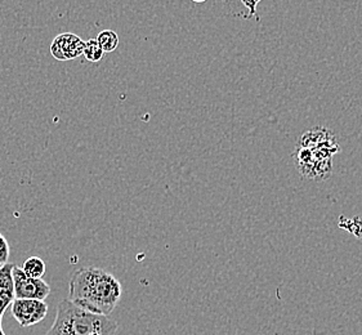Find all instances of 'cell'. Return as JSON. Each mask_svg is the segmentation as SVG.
Returning <instances> with one entry per match:
<instances>
[{"instance_id":"cell-8","label":"cell","mask_w":362,"mask_h":335,"mask_svg":"<svg viewBox=\"0 0 362 335\" xmlns=\"http://www.w3.org/2000/svg\"><path fill=\"white\" fill-rule=\"evenodd\" d=\"M13 267H15V263L9 262L0 266V297L15 295L13 276H12Z\"/></svg>"},{"instance_id":"cell-10","label":"cell","mask_w":362,"mask_h":335,"mask_svg":"<svg viewBox=\"0 0 362 335\" xmlns=\"http://www.w3.org/2000/svg\"><path fill=\"white\" fill-rule=\"evenodd\" d=\"M98 44H100V47L102 48V51L107 52H114L116 48L119 47V37H117V34H116L115 31H112V30H103L101 31L100 34H98V37L95 39Z\"/></svg>"},{"instance_id":"cell-2","label":"cell","mask_w":362,"mask_h":335,"mask_svg":"<svg viewBox=\"0 0 362 335\" xmlns=\"http://www.w3.org/2000/svg\"><path fill=\"white\" fill-rule=\"evenodd\" d=\"M116 331L115 321L107 316L92 314L65 299L58 305L54 322L45 335H114Z\"/></svg>"},{"instance_id":"cell-14","label":"cell","mask_w":362,"mask_h":335,"mask_svg":"<svg viewBox=\"0 0 362 335\" xmlns=\"http://www.w3.org/2000/svg\"><path fill=\"white\" fill-rule=\"evenodd\" d=\"M9 255H11L9 244H8L7 239L0 233V266L8 263Z\"/></svg>"},{"instance_id":"cell-9","label":"cell","mask_w":362,"mask_h":335,"mask_svg":"<svg viewBox=\"0 0 362 335\" xmlns=\"http://www.w3.org/2000/svg\"><path fill=\"white\" fill-rule=\"evenodd\" d=\"M45 262L39 257H31L29 259H26L22 271L26 274V276L33 277V278H43L45 275Z\"/></svg>"},{"instance_id":"cell-4","label":"cell","mask_w":362,"mask_h":335,"mask_svg":"<svg viewBox=\"0 0 362 335\" xmlns=\"http://www.w3.org/2000/svg\"><path fill=\"white\" fill-rule=\"evenodd\" d=\"M16 299H37L45 300L51 294V286L43 278L26 276L21 267L16 266L12 270Z\"/></svg>"},{"instance_id":"cell-11","label":"cell","mask_w":362,"mask_h":335,"mask_svg":"<svg viewBox=\"0 0 362 335\" xmlns=\"http://www.w3.org/2000/svg\"><path fill=\"white\" fill-rule=\"evenodd\" d=\"M338 226L352 233L357 239H362V218L360 216H356L351 219H348L346 216H341Z\"/></svg>"},{"instance_id":"cell-12","label":"cell","mask_w":362,"mask_h":335,"mask_svg":"<svg viewBox=\"0 0 362 335\" xmlns=\"http://www.w3.org/2000/svg\"><path fill=\"white\" fill-rule=\"evenodd\" d=\"M84 57L89 61V62H100L105 52L102 51L101 47L95 39H89L88 42L84 44V52H83Z\"/></svg>"},{"instance_id":"cell-7","label":"cell","mask_w":362,"mask_h":335,"mask_svg":"<svg viewBox=\"0 0 362 335\" xmlns=\"http://www.w3.org/2000/svg\"><path fill=\"white\" fill-rule=\"evenodd\" d=\"M297 147L300 148H316V147H327L334 153H339L341 146L334 136L333 131L325 127H315L298 139Z\"/></svg>"},{"instance_id":"cell-1","label":"cell","mask_w":362,"mask_h":335,"mask_svg":"<svg viewBox=\"0 0 362 335\" xmlns=\"http://www.w3.org/2000/svg\"><path fill=\"white\" fill-rule=\"evenodd\" d=\"M69 299L92 314L109 316L122 298V284L112 274L98 267H84L74 274Z\"/></svg>"},{"instance_id":"cell-3","label":"cell","mask_w":362,"mask_h":335,"mask_svg":"<svg viewBox=\"0 0 362 335\" xmlns=\"http://www.w3.org/2000/svg\"><path fill=\"white\" fill-rule=\"evenodd\" d=\"M333 151L325 147H296L294 164L299 173L312 181H326L333 173Z\"/></svg>"},{"instance_id":"cell-5","label":"cell","mask_w":362,"mask_h":335,"mask_svg":"<svg viewBox=\"0 0 362 335\" xmlns=\"http://www.w3.org/2000/svg\"><path fill=\"white\" fill-rule=\"evenodd\" d=\"M11 312L22 328H28L45 319L48 305L37 299H15L11 305Z\"/></svg>"},{"instance_id":"cell-13","label":"cell","mask_w":362,"mask_h":335,"mask_svg":"<svg viewBox=\"0 0 362 335\" xmlns=\"http://www.w3.org/2000/svg\"><path fill=\"white\" fill-rule=\"evenodd\" d=\"M15 295H4V297H0V335L4 334L3 328H1V324H3V316L6 314L9 306L12 305V302L15 300Z\"/></svg>"},{"instance_id":"cell-15","label":"cell","mask_w":362,"mask_h":335,"mask_svg":"<svg viewBox=\"0 0 362 335\" xmlns=\"http://www.w3.org/2000/svg\"><path fill=\"white\" fill-rule=\"evenodd\" d=\"M243 3H244V6L249 9V16H247V18H250V17H253L255 16V12H257V6H258V3L261 1V0H241Z\"/></svg>"},{"instance_id":"cell-16","label":"cell","mask_w":362,"mask_h":335,"mask_svg":"<svg viewBox=\"0 0 362 335\" xmlns=\"http://www.w3.org/2000/svg\"><path fill=\"white\" fill-rule=\"evenodd\" d=\"M194 3H204V1H206V0H192Z\"/></svg>"},{"instance_id":"cell-6","label":"cell","mask_w":362,"mask_h":335,"mask_svg":"<svg viewBox=\"0 0 362 335\" xmlns=\"http://www.w3.org/2000/svg\"><path fill=\"white\" fill-rule=\"evenodd\" d=\"M84 44L73 33H64L53 39L51 44L52 56L58 61H70L78 59L84 52Z\"/></svg>"}]
</instances>
